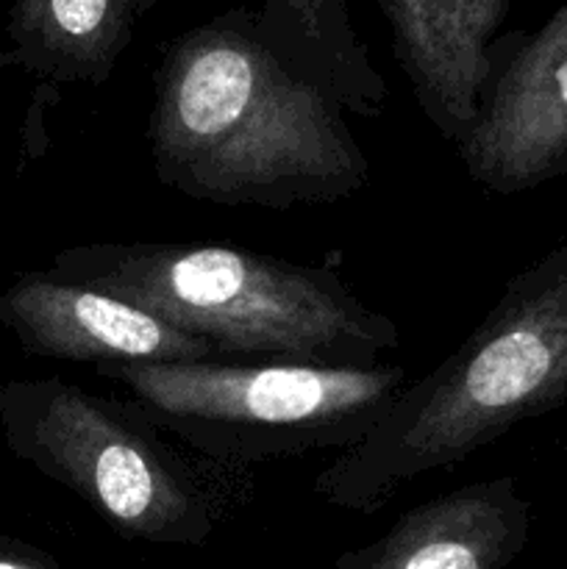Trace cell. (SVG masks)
Returning <instances> with one entry per match:
<instances>
[{
  "label": "cell",
  "mask_w": 567,
  "mask_h": 569,
  "mask_svg": "<svg viewBox=\"0 0 567 569\" xmlns=\"http://www.w3.org/2000/svg\"><path fill=\"white\" fill-rule=\"evenodd\" d=\"M345 111L289 70L233 9L172 39L153 76L148 148L165 187L215 206L354 198L370 161Z\"/></svg>",
  "instance_id": "cell-1"
},
{
  "label": "cell",
  "mask_w": 567,
  "mask_h": 569,
  "mask_svg": "<svg viewBox=\"0 0 567 569\" xmlns=\"http://www.w3.org/2000/svg\"><path fill=\"white\" fill-rule=\"evenodd\" d=\"M567 400V233L506 283L476 331L354 448L334 456L311 492L372 515L428 472L450 470Z\"/></svg>",
  "instance_id": "cell-2"
},
{
  "label": "cell",
  "mask_w": 567,
  "mask_h": 569,
  "mask_svg": "<svg viewBox=\"0 0 567 569\" xmlns=\"http://www.w3.org/2000/svg\"><path fill=\"white\" fill-rule=\"evenodd\" d=\"M203 337L222 359L376 367L400 331L331 267L222 242H89L48 267Z\"/></svg>",
  "instance_id": "cell-3"
},
{
  "label": "cell",
  "mask_w": 567,
  "mask_h": 569,
  "mask_svg": "<svg viewBox=\"0 0 567 569\" xmlns=\"http://www.w3.org/2000/svg\"><path fill=\"white\" fill-rule=\"evenodd\" d=\"M0 428L17 459L126 539L200 545L256 495L250 467L198 453L126 395L59 376L0 383Z\"/></svg>",
  "instance_id": "cell-4"
},
{
  "label": "cell",
  "mask_w": 567,
  "mask_h": 569,
  "mask_svg": "<svg viewBox=\"0 0 567 569\" xmlns=\"http://www.w3.org/2000/svg\"><path fill=\"white\" fill-rule=\"evenodd\" d=\"M161 428L226 465L359 445L409 383L400 365L322 367L295 361L100 365Z\"/></svg>",
  "instance_id": "cell-5"
},
{
  "label": "cell",
  "mask_w": 567,
  "mask_h": 569,
  "mask_svg": "<svg viewBox=\"0 0 567 569\" xmlns=\"http://www.w3.org/2000/svg\"><path fill=\"white\" fill-rule=\"evenodd\" d=\"M493 67L456 156L478 187L520 194L567 172V0L531 37L495 39Z\"/></svg>",
  "instance_id": "cell-6"
},
{
  "label": "cell",
  "mask_w": 567,
  "mask_h": 569,
  "mask_svg": "<svg viewBox=\"0 0 567 569\" xmlns=\"http://www.w3.org/2000/svg\"><path fill=\"white\" fill-rule=\"evenodd\" d=\"M0 322L26 353L42 359L94 367L226 361L203 337L50 270L26 272L0 295Z\"/></svg>",
  "instance_id": "cell-7"
},
{
  "label": "cell",
  "mask_w": 567,
  "mask_h": 569,
  "mask_svg": "<svg viewBox=\"0 0 567 569\" xmlns=\"http://www.w3.org/2000/svg\"><path fill=\"white\" fill-rule=\"evenodd\" d=\"M392 53L437 133L459 142L478 114L495 31L511 0H376Z\"/></svg>",
  "instance_id": "cell-8"
},
{
  "label": "cell",
  "mask_w": 567,
  "mask_h": 569,
  "mask_svg": "<svg viewBox=\"0 0 567 569\" xmlns=\"http://www.w3.org/2000/svg\"><path fill=\"white\" fill-rule=\"evenodd\" d=\"M528 509L511 476L467 483L406 511L387 537L334 569H500L526 545Z\"/></svg>",
  "instance_id": "cell-9"
},
{
  "label": "cell",
  "mask_w": 567,
  "mask_h": 569,
  "mask_svg": "<svg viewBox=\"0 0 567 569\" xmlns=\"http://www.w3.org/2000/svg\"><path fill=\"white\" fill-rule=\"evenodd\" d=\"M261 42L342 111L376 120L387 106V78L356 33L345 0H261L253 11Z\"/></svg>",
  "instance_id": "cell-10"
},
{
  "label": "cell",
  "mask_w": 567,
  "mask_h": 569,
  "mask_svg": "<svg viewBox=\"0 0 567 569\" xmlns=\"http://www.w3.org/2000/svg\"><path fill=\"white\" fill-rule=\"evenodd\" d=\"M145 0H11L6 61L50 83L100 87L133 39Z\"/></svg>",
  "instance_id": "cell-11"
},
{
  "label": "cell",
  "mask_w": 567,
  "mask_h": 569,
  "mask_svg": "<svg viewBox=\"0 0 567 569\" xmlns=\"http://www.w3.org/2000/svg\"><path fill=\"white\" fill-rule=\"evenodd\" d=\"M0 569H56L53 561L37 548L0 537Z\"/></svg>",
  "instance_id": "cell-12"
}]
</instances>
